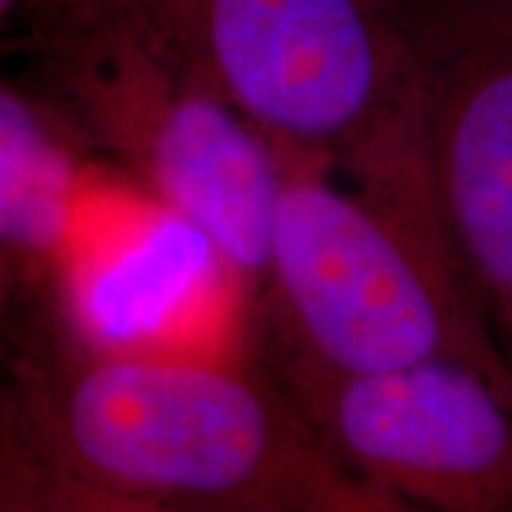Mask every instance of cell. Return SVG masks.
I'll return each instance as SVG.
<instances>
[{"label": "cell", "mask_w": 512, "mask_h": 512, "mask_svg": "<svg viewBox=\"0 0 512 512\" xmlns=\"http://www.w3.org/2000/svg\"><path fill=\"white\" fill-rule=\"evenodd\" d=\"M0 413L77 510L402 512L262 362L94 348L55 302L0 342Z\"/></svg>", "instance_id": "6da1fadb"}, {"label": "cell", "mask_w": 512, "mask_h": 512, "mask_svg": "<svg viewBox=\"0 0 512 512\" xmlns=\"http://www.w3.org/2000/svg\"><path fill=\"white\" fill-rule=\"evenodd\" d=\"M32 74L57 128L191 222L262 291L282 157L222 97L148 0H32Z\"/></svg>", "instance_id": "7a4b0ae2"}, {"label": "cell", "mask_w": 512, "mask_h": 512, "mask_svg": "<svg viewBox=\"0 0 512 512\" xmlns=\"http://www.w3.org/2000/svg\"><path fill=\"white\" fill-rule=\"evenodd\" d=\"M211 86L276 148L444 228L402 0H148Z\"/></svg>", "instance_id": "3957f363"}, {"label": "cell", "mask_w": 512, "mask_h": 512, "mask_svg": "<svg viewBox=\"0 0 512 512\" xmlns=\"http://www.w3.org/2000/svg\"><path fill=\"white\" fill-rule=\"evenodd\" d=\"M259 296L268 353L333 373L453 359L512 396L450 234L336 185L325 165L282 157Z\"/></svg>", "instance_id": "277c9868"}, {"label": "cell", "mask_w": 512, "mask_h": 512, "mask_svg": "<svg viewBox=\"0 0 512 512\" xmlns=\"http://www.w3.org/2000/svg\"><path fill=\"white\" fill-rule=\"evenodd\" d=\"M342 467L399 510L512 512V396L478 367L333 373L262 350Z\"/></svg>", "instance_id": "5b68a950"}, {"label": "cell", "mask_w": 512, "mask_h": 512, "mask_svg": "<svg viewBox=\"0 0 512 512\" xmlns=\"http://www.w3.org/2000/svg\"><path fill=\"white\" fill-rule=\"evenodd\" d=\"M441 217L512 370V0H402Z\"/></svg>", "instance_id": "8992f818"}, {"label": "cell", "mask_w": 512, "mask_h": 512, "mask_svg": "<svg viewBox=\"0 0 512 512\" xmlns=\"http://www.w3.org/2000/svg\"><path fill=\"white\" fill-rule=\"evenodd\" d=\"M92 171L32 94L0 80V339L55 299Z\"/></svg>", "instance_id": "52a82bcc"}, {"label": "cell", "mask_w": 512, "mask_h": 512, "mask_svg": "<svg viewBox=\"0 0 512 512\" xmlns=\"http://www.w3.org/2000/svg\"><path fill=\"white\" fill-rule=\"evenodd\" d=\"M20 3H23V0H0V23L9 18V15L18 9Z\"/></svg>", "instance_id": "ba28073f"}]
</instances>
